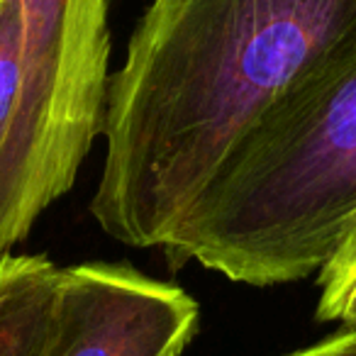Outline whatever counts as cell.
Returning <instances> with one entry per match:
<instances>
[{
    "instance_id": "6da1fadb",
    "label": "cell",
    "mask_w": 356,
    "mask_h": 356,
    "mask_svg": "<svg viewBox=\"0 0 356 356\" xmlns=\"http://www.w3.org/2000/svg\"><path fill=\"white\" fill-rule=\"evenodd\" d=\"M356 47V0H152L113 76L90 213L163 247L257 120Z\"/></svg>"
},
{
    "instance_id": "7a4b0ae2",
    "label": "cell",
    "mask_w": 356,
    "mask_h": 356,
    "mask_svg": "<svg viewBox=\"0 0 356 356\" xmlns=\"http://www.w3.org/2000/svg\"><path fill=\"white\" fill-rule=\"evenodd\" d=\"M354 215L356 47L257 120L161 249L171 271L283 286L320 273Z\"/></svg>"
},
{
    "instance_id": "3957f363",
    "label": "cell",
    "mask_w": 356,
    "mask_h": 356,
    "mask_svg": "<svg viewBox=\"0 0 356 356\" xmlns=\"http://www.w3.org/2000/svg\"><path fill=\"white\" fill-rule=\"evenodd\" d=\"M22 93L0 168V257L76 184L103 134L110 88L108 0H20Z\"/></svg>"
},
{
    "instance_id": "277c9868",
    "label": "cell",
    "mask_w": 356,
    "mask_h": 356,
    "mask_svg": "<svg viewBox=\"0 0 356 356\" xmlns=\"http://www.w3.org/2000/svg\"><path fill=\"white\" fill-rule=\"evenodd\" d=\"M200 327L193 296L129 264L59 268L44 356H184Z\"/></svg>"
},
{
    "instance_id": "5b68a950",
    "label": "cell",
    "mask_w": 356,
    "mask_h": 356,
    "mask_svg": "<svg viewBox=\"0 0 356 356\" xmlns=\"http://www.w3.org/2000/svg\"><path fill=\"white\" fill-rule=\"evenodd\" d=\"M59 266L47 254L0 257V356H44Z\"/></svg>"
},
{
    "instance_id": "8992f818",
    "label": "cell",
    "mask_w": 356,
    "mask_h": 356,
    "mask_svg": "<svg viewBox=\"0 0 356 356\" xmlns=\"http://www.w3.org/2000/svg\"><path fill=\"white\" fill-rule=\"evenodd\" d=\"M22 44L25 20L20 0L0 3V168L6 161L22 93Z\"/></svg>"
},
{
    "instance_id": "52a82bcc",
    "label": "cell",
    "mask_w": 356,
    "mask_h": 356,
    "mask_svg": "<svg viewBox=\"0 0 356 356\" xmlns=\"http://www.w3.org/2000/svg\"><path fill=\"white\" fill-rule=\"evenodd\" d=\"M320 300L317 320L339 322L341 327H356V215L346 225L334 252L317 273Z\"/></svg>"
},
{
    "instance_id": "ba28073f",
    "label": "cell",
    "mask_w": 356,
    "mask_h": 356,
    "mask_svg": "<svg viewBox=\"0 0 356 356\" xmlns=\"http://www.w3.org/2000/svg\"><path fill=\"white\" fill-rule=\"evenodd\" d=\"M286 356H356V327H341L334 334Z\"/></svg>"
},
{
    "instance_id": "9c48e42d",
    "label": "cell",
    "mask_w": 356,
    "mask_h": 356,
    "mask_svg": "<svg viewBox=\"0 0 356 356\" xmlns=\"http://www.w3.org/2000/svg\"><path fill=\"white\" fill-rule=\"evenodd\" d=\"M0 3H3V0H0Z\"/></svg>"
}]
</instances>
